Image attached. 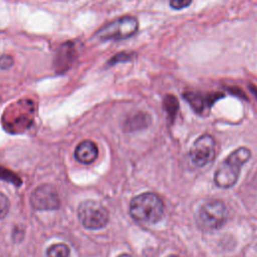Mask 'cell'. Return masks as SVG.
<instances>
[{
  "label": "cell",
  "instance_id": "6da1fadb",
  "mask_svg": "<svg viewBox=\"0 0 257 257\" xmlns=\"http://www.w3.org/2000/svg\"><path fill=\"white\" fill-rule=\"evenodd\" d=\"M165 206L162 199L154 193H143L136 196L130 205L132 217L141 223L154 224L164 216Z\"/></svg>",
  "mask_w": 257,
  "mask_h": 257
},
{
  "label": "cell",
  "instance_id": "7a4b0ae2",
  "mask_svg": "<svg viewBox=\"0 0 257 257\" xmlns=\"http://www.w3.org/2000/svg\"><path fill=\"white\" fill-rule=\"evenodd\" d=\"M250 151L247 148H239L224 160L214 175L215 184L220 188H230L238 180L242 166L249 160Z\"/></svg>",
  "mask_w": 257,
  "mask_h": 257
},
{
  "label": "cell",
  "instance_id": "3957f363",
  "mask_svg": "<svg viewBox=\"0 0 257 257\" xmlns=\"http://www.w3.org/2000/svg\"><path fill=\"white\" fill-rule=\"evenodd\" d=\"M35 112L34 102L21 99L10 104L2 116L3 125L10 132H19L30 125Z\"/></svg>",
  "mask_w": 257,
  "mask_h": 257
},
{
  "label": "cell",
  "instance_id": "277c9868",
  "mask_svg": "<svg viewBox=\"0 0 257 257\" xmlns=\"http://www.w3.org/2000/svg\"><path fill=\"white\" fill-rule=\"evenodd\" d=\"M228 217V210L224 203L218 200L203 204L197 212V223L204 230H215L222 227Z\"/></svg>",
  "mask_w": 257,
  "mask_h": 257
},
{
  "label": "cell",
  "instance_id": "5b68a950",
  "mask_svg": "<svg viewBox=\"0 0 257 257\" xmlns=\"http://www.w3.org/2000/svg\"><path fill=\"white\" fill-rule=\"evenodd\" d=\"M138 29L139 22L136 17L123 16L107 23L96 35L101 40H121L133 36Z\"/></svg>",
  "mask_w": 257,
  "mask_h": 257
},
{
  "label": "cell",
  "instance_id": "8992f818",
  "mask_svg": "<svg viewBox=\"0 0 257 257\" xmlns=\"http://www.w3.org/2000/svg\"><path fill=\"white\" fill-rule=\"evenodd\" d=\"M78 219L86 229L97 230L103 228L108 222V212L100 203L87 200L78 206Z\"/></svg>",
  "mask_w": 257,
  "mask_h": 257
},
{
  "label": "cell",
  "instance_id": "52a82bcc",
  "mask_svg": "<svg viewBox=\"0 0 257 257\" xmlns=\"http://www.w3.org/2000/svg\"><path fill=\"white\" fill-rule=\"evenodd\" d=\"M215 141L210 135H203L193 144L190 158L197 167H204L215 158Z\"/></svg>",
  "mask_w": 257,
  "mask_h": 257
},
{
  "label": "cell",
  "instance_id": "ba28073f",
  "mask_svg": "<svg viewBox=\"0 0 257 257\" xmlns=\"http://www.w3.org/2000/svg\"><path fill=\"white\" fill-rule=\"evenodd\" d=\"M30 203L36 210H56L60 206V200L55 189L47 184L41 185L33 191Z\"/></svg>",
  "mask_w": 257,
  "mask_h": 257
},
{
  "label": "cell",
  "instance_id": "9c48e42d",
  "mask_svg": "<svg viewBox=\"0 0 257 257\" xmlns=\"http://www.w3.org/2000/svg\"><path fill=\"white\" fill-rule=\"evenodd\" d=\"M77 49L75 42L67 41L61 44L55 54L53 66L56 72L63 73L71 67L76 59Z\"/></svg>",
  "mask_w": 257,
  "mask_h": 257
},
{
  "label": "cell",
  "instance_id": "30bf717a",
  "mask_svg": "<svg viewBox=\"0 0 257 257\" xmlns=\"http://www.w3.org/2000/svg\"><path fill=\"white\" fill-rule=\"evenodd\" d=\"M97 155H98V150L96 145L89 140L80 142L75 148V152H74L75 159L79 163H82L85 165H88L94 162L95 159L97 158Z\"/></svg>",
  "mask_w": 257,
  "mask_h": 257
},
{
  "label": "cell",
  "instance_id": "8fae6325",
  "mask_svg": "<svg viewBox=\"0 0 257 257\" xmlns=\"http://www.w3.org/2000/svg\"><path fill=\"white\" fill-rule=\"evenodd\" d=\"M222 94L214 93L209 95H203L197 92H186L184 93V98L191 104V106L198 112H201L211 105V103L216 100L218 97H221Z\"/></svg>",
  "mask_w": 257,
  "mask_h": 257
},
{
  "label": "cell",
  "instance_id": "7c38bea8",
  "mask_svg": "<svg viewBox=\"0 0 257 257\" xmlns=\"http://www.w3.org/2000/svg\"><path fill=\"white\" fill-rule=\"evenodd\" d=\"M47 257H68L69 248L64 243H57L51 245L47 249Z\"/></svg>",
  "mask_w": 257,
  "mask_h": 257
},
{
  "label": "cell",
  "instance_id": "4fadbf2b",
  "mask_svg": "<svg viewBox=\"0 0 257 257\" xmlns=\"http://www.w3.org/2000/svg\"><path fill=\"white\" fill-rule=\"evenodd\" d=\"M164 106H165L169 116L171 118H173L175 116L177 110H178L179 103H178L177 98L174 95L168 94V95H166V97L164 99Z\"/></svg>",
  "mask_w": 257,
  "mask_h": 257
},
{
  "label": "cell",
  "instance_id": "5bb4252c",
  "mask_svg": "<svg viewBox=\"0 0 257 257\" xmlns=\"http://www.w3.org/2000/svg\"><path fill=\"white\" fill-rule=\"evenodd\" d=\"M147 124V115L142 113V112H139L135 115H133L125 123L126 126H128L131 130H134V128H141L142 126L146 125Z\"/></svg>",
  "mask_w": 257,
  "mask_h": 257
},
{
  "label": "cell",
  "instance_id": "9a60e30c",
  "mask_svg": "<svg viewBox=\"0 0 257 257\" xmlns=\"http://www.w3.org/2000/svg\"><path fill=\"white\" fill-rule=\"evenodd\" d=\"M0 179L4 180L6 182L12 183L15 186L21 185V179L17 175H15L13 172L8 171L7 169H4L2 167H0Z\"/></svg>",
  "mask_w": 257,
  "mask_h": 257
},
{
  "label": "cell",
  "instance_id": "2e32d148",
  "mask_svg": "<svg viewBox=\"0 0 257 257\" xmlns=\"http://www.w3.org/2000/svg\"><path fill=\"white\" fill-rule=\"evenodd\" d=\"M134 57V53H128V52H119L111 57V59L108 61V65H114L118 62H124L128 61Z\"/></svg>",
  "mask_w": 257,
  "mask_h": 257
},
{
  "label": "cell",
  "instance_id": "e0dca14e",
  "mask_svg": "<svg viewBox=\"0 0 257 257\" xmlns=\"http://www.w3.org/2000/svg\"><path fill=\"white\" fill-rule=\"evenodd\" d=\"M9 208H10V203L8 198L6 197V195L0 192V219L4 218L7 215Z\"/></svg>",
  "mask_w": 257,
  "mask_h": 257
},
{
  "label": "cell",
  "instance_id": "ac0fdd59",
  "mask_svg": "<svg viewBox=\"0 0 257 257\" xmlns=\"http://www.w3.org/2000/svg\"><path fill=\"white\" fill-rule=\"evenodd\" d=\"M192 3V0H170V6L173 9H183L188 7Z\"/></svg>",
  "mask_w": 257,
  "mask_h": 257
},
{
  "label": "cell",
  "instance_id": "d6986e66",
  "mask_svg": "<svg viewBox=\"0 0 257 257\" xmlns=\"http://www.w3.org/2000/svg\"><path fill=\"white\" fill-rule=\"evenodd\" d=\"M13 64V57L9 54H3L0 56V68L7 69Z\"/></svg>",
  "mask_w": 257,
  "mask_h": 257
},
{
  "label": "cell",
  "instance_id": "ffe728a7",
  "mask_svg": "<svg viewBox=\"0 0 257 257\" xmlns=\"http://www.w3.org/2000/svg\"><path fill=\"white\" fill-rule=\"evenodd\" d=\"M118 257H133V256H131L128 254H120Z\"/></svg>",
  "mask_w": 257,
  "mask_h": 257
},
{
  "label": "cell",
  "instance_id": "44dd1931",
  "mask_svg": "<svg viewBox=\"0 0 257 257\" xmlns=\"http://www.w3.org/2000/svg\"><path fill=\"white\" fill-rule=\"evenodd\" d=\"M168 257H178V256H176V255H170V256H168Z\"/></svg>",
  "mask_w": 257,
  "mask_h": 257
}]
</instances>
